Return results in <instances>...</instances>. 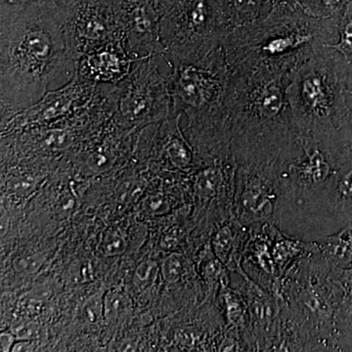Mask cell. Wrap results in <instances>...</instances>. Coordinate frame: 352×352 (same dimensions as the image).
Segmentation results:
<instances>
[{
    "mask_svg": "<svg viewBox=\"0 0 352 352\" xmlns=\"http://www.w3.org/2000/svg\"><path fill=\"white\" fill-rule=\"evenodd\" d=\"M65 20L57 8L0 7L1 126L78 75Z\"/></svg>",
    "mask_w": 352,
    "mask_h": 352,
    "instance_id": "cell-1",
    "label": "cell"
},
{
    "mask_svg": "<svg viewBox=\"0 0 352 352\" xmlns=\"http://www.w3.org/2000/svg\"><path fill=\"white\" fill-rule=\"evenodd\" d=\"M289 75L230 69L226 110L238 164L288 162L298 149L286 88Z\"/></svg>",
    "mask_w": 352,
    "mask_h": 352,
    "instance_id": "cell-2",
    "label": "cell"
},
{
    "mask_svg": "<svg viewBox=\"0 0 352 352\" xmlns=\"http://www.w3.org/2000/svg\"><path fill=\"white\" fill-rule=\"evenodd\" d=\"M340 18L311 17L298 4L278 2L267 15L228 32L221 45L230 69L291 75L322 48L337 43Z\"/></svg>",
    "mask_w": 352,
    "mask_h": 352,
    "instance_id": "cell-3",
    "label": "cell"
},
{
    "mask_svg": "<svg viewBox=\"0 0 352 352\" xmlns=\"http://www.w3.org/2000/svg\"><path fill=\"white\" fill-rule=\"evenodd\" d=\"M164 56L170 65L173 113L186 117L184 133L197 154L231 148L232 129L226 110L230 67L221 44L201 54Z\"/></svg>",
    "mask_w": 352,
    "mask_h": 352,
    "instance_id": "cell-4",
    "label": "cell"
},
{
    "mask_svg": "<svg viewBox=\"0 0 352 352\" xmlns=\"http://www.w3.org/2000/svg\"><path fill=\"white\" fill-rule=\"evenodd\" d=\"M300 150L285 164L274 224L305 241L328 236L335 222L330 195L344 146L338 138H298Z\"/></svg>",
    "mask_w": 352,
    "mask_h": 352,
    "instance_id": "cell-5",
    "label": "cell"
},
{
    "mask_svg": "<svg viewBox=\"0 0 352 352\" xmlns=\"http://www.w3.org/2000/svg\"><path fill=\"white\" fill-rule=\"evenodd\" d=\"M346 63L328 45L289 75L286 94L296 138H337L346 126L351 110Z\"/></svg>",
    "mask_w": 352,
    "mask_h": 352,
    "instance_id": "cell-6",
    "label": "cell"
},
{
    "mask_svg": "<svg viewBox=\"0 0 352 352\" xmlns=\"http://www.w3.org/2000/svg\"><path fill=\"white\" fill-rule=\"evenodd\" d=\"M333 266L316 252L292 265L281 279L276 296L281 312L302 336L305 351H340L337 327L340 289Z\"/></svg>",
    "mask_w": 352,
    "mask_h": 352,
    "instance_id": "cell-7",
    "label": "cell"
},
{
    "mask_svg": "<svg viewBox=\"0 0 352 352\" xmlns=\"http://www.w3.org/2000/svg\"><path fill=\"white\" fill-rule=\"evenodd\" d=\"M232 30L226 0H170L161 34L166 54L182 58L217 47Z\"/></svg>",
    "mask_w": 352,
    "mask_h": 352,
    "instance_id": "cell-8",
    "label": "cell"
},
{
    "mask_svg": "<svg viewBox=\"0 0 352 352\" xmlns=\"http://www.w3.org/2000/svg\"><path fill=\"white\" fill-rule=\"evenodd\" d=\"M170 65L164 54L139 60L131 75L117 85L113 120L124 129L160 124L173 113Z\"/></svg>",
    "mask_w": 352,
    "mask_h": 352,
    "instance_id": "cell-9",
    "label": "cell"
},
{
    "mask_svg": "<svg viewBox=\"0 0 352 352\" xmlns=\"http://www.w3.org/2000/svg\"><path fill=\"white\" fill-rule=\"evenodd\" d=\"M286 162L238 164L233 215L243 226L274 223Z\"/></svg>",
    "mask_w": 352,
    "mask_h": 352,
    "instance_id": "cell-10",
    "label": "cell"
},
{
    "mask_svg": "<svg viewBox=\"0 0 352 352\" xmlns=\"http://www.w3.org/2000/svg\"><path fill=\"white\" fill-rule=\"evenodd\" d=\"M170 0H113L127 51L141 60L164 54L162 20Z\"/></svg>",
    "mask_w": 352,
    "mask_h": 352,
    "instance_id": "cell-11",
    "label": "cell"
},
{
    "mask_svg": "<svg viewBox=\"0 0 352 352\" xmlns=\"http://www.w3.org/2000/svg\"><path fill=\"white\" fill-rule=\"evenodd\" d=\"M65 30L78 61L97 46L124 41L113 0H74L67 13Z\"/></svg>",
    "mask_w": 352,
    "mask_h": 352,
    "instance_id": "cell-12",
    "label": "cell"
},
{
    "mask_svg": "<svg viewBox=\"0 0 352 352\" xmlns=\"http://www.w3.org/2000/svg\"><path fill=\"white\" fill-rule=\"evenodd\" d=\"M96 87L97 85L85 82L76 75L68 85L59 89L51 90L31 107L16 113L1 126L2 129L11 131L32 124L73 117L88 106Z\"/></svg>",
    "mask_w": 352,
    "mask_h": 352,
    "instance_id": "cell-13",
    "label": "cell"
},
{
    "mask_svg": "<svg viewBox=\"0 0 352 352\" xmlns=\"http://www.w3.org/2000/svg\"><path fill=\"white\" fill-rule=\"evenodd\" d=\"M238 289L247 300L256 351H277L281 326V305L276 296L254 282L243 267L234 273Z\"/></svg>",
    "mask_w": 352,
    "mask_h": 352,
    "instance_id": "cell-14",
    "label": "cell"
},
{
    "mask_svg": "<svg viewBox=\"0 0 352 352\" xmlns=\"http://www.w3.org/2000/svg\"><path fill=\"white\" fill-rule=\"evenodd\" d=\"M138 61L129 54L124 41H110L80 57L78 76L94 85H118L126 80Z\"/></svg>",
    "mask_w": 352,
    "mask_h": 352,
    "instance_id": "cell-15",
    "label": "cell"
},
{
    "mask_svg": "<svg viewBox=\"0 0 352 352\" xmlns=\"http://www.w3.org/2000/svg\"><path fill=\"white\" fill-rule=\"evenodd\" d=\"M274 223L249 227V239L243 254L242 267L254 282L276 296L281 285L272 254L271 230Z\"/></svg>",
    "mask_w": 352,
    "mask_h": 352,
    "instance_id": "cell-16",
    "label": "cell"
},
{
    "mask_svg": "<svg viewBox=\"0 0 352 352\" xmlns=\"http://www.w3.org/2000/svg\"><path fill=\"white\" fill-rule=\"evenodd\" d=\"M182 117V113H177L162 122L161 153L171 168L189 173L196 168L199 157L180 127Z\"/></svg>",
    "mask_w": 352,
    "mask_h": 352,
    "instance_id": "cell-17",
    "label": "cell"
},
{
    "mask_svg": "<svg viewBox=\"0 0 352 352\" xmlns=\"http://www.w3.org/2000/svg\"><path fill=\"white\" fill-rule=\"evenodd\" d=\"M249 235V227L243 226L234 215L221 220L212 235L210 242L212 252L231 273L242 268L243 254Z\"/></svg>",
    "mask_w": 352,
    "mask_h": 352,
    "instance_id": "cell-18",
    "label": "cell"
},
{
    "mask_svg": "<svg viewBox=\"0 0 352 352\" xmlns=\"http://www.w3.org/2000/svg\"><path fill=\"white\" fill-rule=\"evenodd\" d=\"M330 212L336 221L352 223V144L344 146L330 195Z\"/></svg>",
    "mask_w": 352,
    "mask_h": 352,
    "instance_id": "cell-19",
    "label": "cell"
},
{
    "mask_svg": "<svg viewBox=\"0 0 352 352\" xmlns=\"http://www.w3.org/2000/svg\"><path fill=\"white\" fill-rule=\"evenodd\" d=\"M271 236L273 258L281 279L296 261L318 252L314 241L298 239L280 230L275 224H273Z\"/></svg>",
    "mask_w": 352,
    "mask_h": 352,
    "instance_id": "cell-20",
    "label": "cell"
},
{
    "mask_svg": "<svg viewBox=\"0 0 352 352\" xmlns=\"http://www.w3.org/2000/svg\"><path fill=\"white\" fill-rule=\"evenodd\" d=\"M322 256L333 267L352 268V223L337 233L314 241Z\"/></svg>",
    "mask_w": 352,
    "mask_h": 352,
    "instance_id": "cell-21",
    "label": "cell"
},
{
    "mask_svg": "<svg viewBox=\"0 0 352 352\" xmlns=\"http://www.w3.org/2000/svg\"><path fill=\"white\" fill-rule=\"evenodd\" d=\"M333 275L340 289V303L337 314V327L342 338V349L346 342L347 332L352 327V268L333 267Z\"/></svg>",
    "mask_w": 352,
    "mask_h": 352,
    "instance_id": "cell-22",
    "label": "cell"
},
{
    "mask_svg": "<svg viewBox=\"0 0 352 352\" xmlns=\"http://www.w3.org/2000/svg\"><path fill=\"white\" fill-rule=\"evenodd\" d=\"M199 271L201 278L210 289L217 291L224 285H230V271L222 263L212 252V247L201 252L199 259Z\"/></svg>",
    "mask_w": 352,
    "mask_h": 352,
    "instance_id": "cell-23",
    "label": "cell"
},
{
    "mask_svg": "<svg viewBox=\"0 0 352 352\" xmlns=\"http://www.w3.org/2000/svg\"><path fill=\"white\" fill-rule=\"evenodd\" d=\"M351 0H298V4L307 15L320 19L339 18Z\"/></svg>",
    "mask_w": 352,
    "mask_h": 352,
    "instance_id": "cell-24",
    "label": "cell"
},
{
    "mask_svg": "<svg viewBox=\"0 0 352 352\" xmlns=\"http://www.w3.org/2000/svg\"><path fill=\"white\" fill-rule=\"evenodd\" d=\"M346 63L352 64V0L347 4L340 18L339 38L331 44Z\"/></svg>",
    "mask_w": 352,
    "mask_h": 352,
    "instance_id": "cell-25",
    "label": "cell"
},
{
    "mask_svg": "<svg viewBox=\"0 0 352 352\" xmlns=\"http://www.w3.org/2000/svg\"><path fill=\"white\" fill-rule=\"evenodd\" d=\"M131 307V298L126 294L120 291L110 292L104 298V317L110 323H118L129 314Z\"/></svg>",
    "mask_w": 352,
    "mask_h": 352,
    "instance_id": "cell-26",
    "label": "cell"
},
{
    "mask_svg": "<svg viewBox=\"0 0 352 352\" xmlns=\"http://www.w3.org/2000/svg\"><path fill=\"white\" fill-rule=\"evenodd\" d=\"M191 270L188 259L182 254L173 252L164 258L162 264V275L168 284L180 283Z\"/></svg>",
    "mask_w": 352,
    "mask_h": 352,
    "instance_id": "cell-27",
    "label": "cell"
},
{
    "mask_svg": "<svg viewBox=\"0 0 352 352\" xmlns=\"http://www.w3.org/2000/svg\"><path fill=\"white\" fill-rule=\"evenodd\" d=\"M159 273V266L153 261H145L138 266L133 275V284L138 291L142 292L149 288Z\"/></svg>",
    "mask_w": 352,
    "mask_h": 352,
    "instance_id": "cell-28",
    "label": "cell"
},
{
    "mask_svg": "<svg viewBox=\"0 0 352 352\" xmlns=\"http://www.w3.org/2000/svg\"><path fill=\"white\" fill-rule=\"evenodd\" d=\"M73 2L74 0H0V7H50L60 9L67 15Z\"/></svg>",
    "mask_w": 352,
    "mask_h": 352,
    "instance_id": "cell-29",
    "label": "cell"
},
{
    "mask_svg": "<svg viewBox=\"0 0 352 352\" xmlns=\"http://www.w3.org/2000/svg\"><path fill=\"white\" fill-rule=\"evenodd\" d=\"M73 142V136L64 129H51L43 135V144L52 150L67 149Z\"/></svg>",
    "mask_w": 352,
    "mask_h": 352,
    "instance_id": "cell-30",
    "label": "cell"
},
{
    "mask_svg": "<svg viewBox=\"0 0 352 352\" xmlns=\"http://www.w3.org/2000/svg\"><path fill=\"white\" fill-rule=\"evenodd\" d=\"M102 251L107 256H118L126 249V243L120 234L108 233L101 245Z\"/></svg>",
    "mask_w": 352,
    "mask_h": 352,
    "instance_id": "cell-31",
    "label": "cell"
},
{
    "mask_svg": "<svg viewBox=\"0 0 352 352\" xmlns=\"http://www.w3.org/2000/svg\"><path fill=\"white\" fill-rule=\"evenodd\" d=\"M104 314V302L100 296H92L85 302L82 308V315L89 323H96L100 320Z\"/></svg>",
    "mask_w": 352,
    "mask_h": 352,
    "instance_id": "cell-32",
    "label": "cell"
},
{
    "mask_svg": "<svg viewBox=\"0 0 352 352\" xmlns=\"http://www.w3.org/2000/svg\"><path fill=\"white\" fill-rule=\"evenodd\" d=\"M44 261H45V256L43 254H34V256L16 259L14 261V267L18 272L32 274V273L36 272L43 266Z\"/></svg>",
    "mask_w": 352,
    "mask_h": 352,
    "instance_id": "cell-33",
    "label": "cell"
},
{
    "mask_svg": "<svg viewBox=\"0 0 352 352\" xmlns=\"http://www.w3.org/2000/svg\"><path fill=\"white\" fill-rule=\"evenodd\" d=\"M170 205L163 196L148 197L144 201L146 212L152 214H163L170 210Z\"/></svg>",
    "mask_w": 352,
    "mask_h": 352,
    "instance_id": "cell-34",
    "label": "cell"
},
{
    "mask_svg": "<svg viewBox=\"0 0 352 352\" xmlns=\"http://www.w3.org/2000/svg\"><path fill=\"white\" fill-rule=\"evenodd\" d=\"M38 332V326L31 322H25V323H19L13 329V335L19 338L21 340L32 339Z\"/></svg>",
    "mask_w": 352,
    "mask_h": 352,
    "instance_id": "cell-35",
    "label": "cell"
},
{
    "mask_svg": "<svg viewBox=\"0 0 352 352\" xmlns=\"http://www.w3.org/2000/svg\"><path fill=\"white\" fill-rule=\"evenodd\" d=\"M182 240V230L177 227H173L163 237L162 244L166 250H173L178 247Z\"/></svg>",
    "mask_w": 352,
    "mask_h": 352,
    "instance_id": "cell-36",
    "label": "cell"
},
{
    "mask_svg": "<svg viewBox=\"0 0 352 352\" xmlns=\"http://www.w3.org/2000/svg\"><path fill=\"white\" fill-rule=\"evenodd\" d=\"M0 344H1V351H12L14 346L13 333H1L0 337Z\"/></svg>",
    "mask_w": 352,
    "mask_h": 352,
    "instance_id": "cell-37",
    "label": "cell"
},
{
    "mask_svg": "<svg viewBox=\"0 0 352 352\" xmlns=\"http://www.w3.org/2000/svg\"><path fill=\"white\" fill-rule=\"evenodd\" d=\"M30 347H32L31 344L28 342V340H21V342L14 344L12 347L13 351H30Z\"/></svg>",
    "mask_w": 352,
    "mask_h": 352,
    "instance_id": "cell-38",
    "label": "cell"
},
{
    "mask_svg": "<svg viewBox=\"0 0 352 352\" xmlns=\"http://www.w3.org/2000/svg\"><path fill=\"white\" fill-rule=\"evenodd\" d=\"M349 94H352V91H349Z\"/></svg>",
    "mask_w": 352,
    "mask_h": 352,
    "instance_id": "cell-39",
    "label": "cell"
},
{
    "mask_svg": "<svg viewBox=\"0 0 352 352\" xmlns=\"http://www.w3.org/2000/svg\"><path fill=\"white\" fill-rule=\"evenodd\" d=\"M274 1H276V0H274Z\"/></svg>",
    "mask_w": 352,
    "mask_h": 352,
    "instance_id": "cell-40",
    "label": "cell"
}]
</instances>
